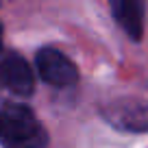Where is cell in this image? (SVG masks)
I'll use <instances>...</instances> for the list:
<instances>
[{"label":"cell","mask_w":148,"mask_h":148,"mask_svg":"<svg viewBox=\"0 0 148 148\" xmlns=\"http://www.w3.org/2000/svg\"><path fill=\"white\" fill-rule=\"evenodd\" d=\"M35 70L44 83L52 87H72L79 81L76 63L59 48L44 46L35 55Z\"/></svg>","instance_id":"7a4b0ae2"},{"label":"cell","mask_w":148,"mask_h":148,"mask_svg":"<svg viewBox=\"0 0 148 148\" xmlns=\"http://www.w3.org/2000/svg\"><path fill=\"white\" fill-rule=\"evenodd\" d=\"M105 118L122 131H133V133L148 131V102L133 98L111 102L105 109Z\"/></svg>","instance_id":"3957f363"},{"label":"cell","mask_w":148,"mask_h":148,"mask_svg":"<svg viewBox=\"0 0 148 148\" xmlns=\"http://www.w3.org/2000/svg\"><path fill=\"white\" fill-rule=\"evenodd\" d=\"M111 11H113V18H116L118 26L133 42H139L142 33H144V7L139 2H135V0H120V2L111 5Z\"/></svg>","instance_id":"5b68a950"},{"label":"cell","mask_w":148,"mask_h":148,"mask_svg":"<svg viewBox=\"0 0 148 148\" xmlns=\"http://www.w3.org/2000/svg\"><path fill=\"white\" fill-rule=\"evenodd\" d=\"M0 87L18 96H31L35 89V72L22 57L9 55L0 59Z\"/></svg>","instance_id":"277c9868"},{"label":"cell","mask_w":148,"mask_h":148,"mask_svg":"<svg viewBox=\"0 0 148 148\" xmlns=\"http://www.w3.org/2000/svg\"><path fill=\"white\" fill-rule=\"evenodd\" d=\"M0 146L2 148H46L48 133L26 105L5 102L0 107Z\"/></svg>","instance_id":"6da1fadb"},{"label":"cell","mask_w":148,"mask_h":148,"mask_svg":"<svg viewBox=\"0 0 148 148\" xmlns=\"http://www.w3.org/2000/svg\"><path fill=\"white\" fill-rule=\"evenodd\" d=\"M0 50H2V24H0Z\"/></svg>","instance_id":"8992f818"}]
</instances>
